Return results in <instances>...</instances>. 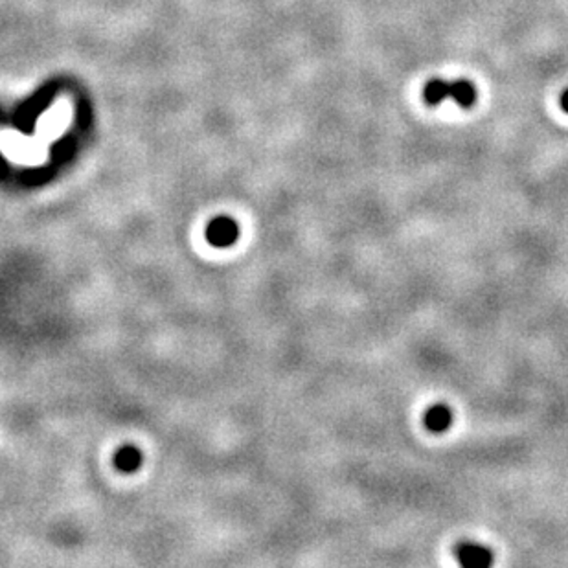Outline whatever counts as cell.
<instances>
[{
    "instance_id": "6",
    "label": "cell",
    "mask_w": 568,
    "mask_h": 568,
    "mask_svg": "<svg viewBox=\"0 0 568 568\" xmlns=\"http://www.w3.org/2000/svg\"><path fill=\"white\" fill-rule=\"evenodd\" d=\"M140 460H142V456H140V453H138L136 449L124 447L122 451H118L114 462L118 469L129 473V471H134L138 466H140Z\"/></svg>"
},
{
    "instance_id": "1",
    "label": "cell",
    "mask_w": 568,
    "mask_h": 568,
    "mask_svg": "<svg viewBox=\"0 0 568 568\" xmlns=\"http://www.w3.org/2000/svg\"><path fill=\"white\" fill-rule=\"evenodd\" d=\"M458 563L467 568H484L493 564V552L488 546L475 545V542H460L454 548Z\"/></svg>"
},
{
    "instance_id": "3",
    "label": "cell",
    "mask_w": 568,
    "mask_h": 568,
    "mask_svg": "<svg viewBox=\"0 0 568 568\" xmlns=\"http://www.w3.org/2000/svg\"><path fill=\"white\" fill-rule=\"evenodd\" d=\"M423 422H425L427 429L434 432V434L445 432L449 427L453 425V410L444 403L432 404L431 409L425 412V416H423Z\"/></svg>"
},
{
    "instance_id": "5",
    "label": "cell",
    "mask_w": 568,
    "mask_h": 568,
    "mask_svg": "<svg viewBox=\"0 0 568 568\" xmlns=\"http://www.w3.org/2000/svg\"><path fill=\"white\" fill-rule=\"evenodd\" d=\"M447 98H451V83L444 80H431L423 89V100L429 105H438Z\"/></svg>"
},
{
    "instance_id": "2",
    "label": "cell",
    "mask_w": 568,
    "mask_h": 568,
    "mask_svg": "<svg viewBox=\"0 0 568 568\" xmlns=\"http://www.w3.org/2000/svg\"><path fill=\"white\" fill-rule=\"evenodd\" d=\"M237 225L230 218L213 219L206 228V237L213 247H228L237 240Z\"/></svg>"
},
{
    "instance_id": "4",
    "label": "cell",
    "mask_w": 568,
    "mask_h": 568,
    "mask_svg": "<svg viewBox=\"0 0 568 568\" xmlns=\"http://www.w3.org/2000/svg\"><path fill=\"white\" fill-rule=\"evenodd\" d=\"M451 100H454L460 107L475 105L476 102L475 85L467 80L451 81Z\"/></svg>"
},
{
    "instance_id": "7",
    "label": "cell",
    "mask_w": 568,
    "mask_h": 568,
    "mask_svg": "<svg viewBox=\"0 0 568 568\" xmlns=\"http://www.w3.org/2000/svg\"><path fill=\"white\" fill-rule=\"evenodd\" d=\"M561 107H563V111L568 114V89L564 90L563 96H561Z\"/></svg>"
}]
</instances>
